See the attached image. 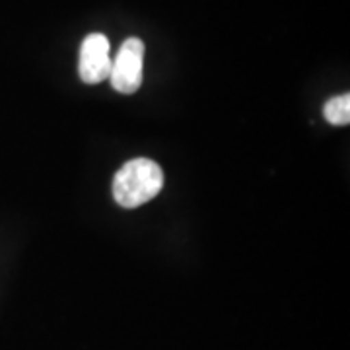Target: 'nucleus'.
<instances>
[{
  "mask_svg": "<svg viewBox=\"0 0 350 350\" xmlns=\"http://www.w3.org/2000/svg\"><path fill=\"white\" fill-rule=\"evenodd\" d=\"M111 45L103 33H90L80 47L78 72L86 84H100L111 72Z\"/></svg>",
  "mask_w": 350,
  "mask_h": 350,
  "instance_id": "nucleus-3",
  "label": "nucleus"
},
{
  "mask_svg": "<svg viewBox=\"0 0 350 350\" xmlns=\"http://www.w3.org/2000/svg\"><path fill=\"white\" fill-rule=\"evenodd\" d=\"M142 66H144V43L137 38L126 39L111 61L109 80L119 94H135L142 86Z\"/></svg>",
  "mask_w": 350,
  "mask_h": 350,
  "instance_id": "nucleus-2",
  "label": "nucleus"
},
{
  "mask_svg": "<svg viewBox=\"0 0 350 350\" xmlns=\"http://www.w3.org/2000/svg\"><path fill=\"white\" fill-rule=\"evenodd\" d=\"M323 115L325 119L335 126L349 125L350 121V96L349 94H342L337 96L333 100H329L323 107Z\"/></svg>",
  "mask_w": 350,
  "mask_h": 350,
  "instance_id": "nucleus-4",
  "label": "nucleus"
},
{
  "mask_svg": "<svg viewBox=\"0 0 350 350\" xmlns=\"http://www.w3.org/2000/svg\"><path fill=\"white\" fill-rule=\"evenodd\" d=\"M163 187L162 167L148 158H135L126 162L113 177V197L125 208L146 204Z\"/></svg>",
  "mask_w": 350,
  "mask_h": 350,
  "instance_id": "nucleus-1",
  "label": "nucleus"
}]
</instances>
